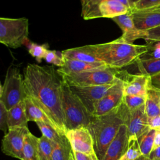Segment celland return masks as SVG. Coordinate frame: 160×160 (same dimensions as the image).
I'll use <instances>...</instances> for the list:
<instances>
[{
    "mask_svg": "<svg viewBox=\"0 0 160 160\" xmlns=\"http://www.w3.org/2000/svg\"><path fill=\"white\" fill-rule=\"evenodd\" d=\"M106 68H108L107 65L102 62H88L75 59H65L64 66L59 68L57 70L61 76H64Z\"/></svg>",
    "mask_w": 160,
    "mask_h": 160,
    "instance_id": "d6986e66",
    "label": "cell"
},
{
    "mask_svg": "<svg viewBox=\"0 0 160 160\" xmlns=\"http://www.w3.org/2000/svg\"><path fill=\"white\" fill-rule=\"evenodd\" d=\"M36 123L42 134L54 143L61 144L67 139L64 134L60 132L51 125L42 122H36Z\"/></svg>",
    "mask_w": 160,
    "mask_h": 160,
    "instance_id": "d4e9b609",
    "label": "cell"
},
{
    "mask_svg": "<svg viewBox=\"0 0 160 160\" xmlns=\"http://www.w3.org/2000/svg\"><path fill=\"white\" fill-rule=\"evenodd\" d=\"M129 109L124 102L109 112L93 116L88 128L94 141L98 160H102L106 150L118 134L120 127L126 124Z\"/></svg>",
    "mask_w": 160,
    "mask_h": 160,
    "instance_id": "7a4b0ae2",
    "label": "cell"
},
{
    "mask_svg": "<svg viewBox=\"0 0 160 160\" xmlns=\"http://www.w3.org/2000/svg\"><path fill=\"white\" fill-rule=\"evenodd\" d=\"M150 58H160V41L158 42V43L153 46Z\"/></svg>",
    "mask_w": 160,
    "mask_h": 160,
    "instance_id": "74e56055",
    "label": "cell"
},
{
    "mask_svg": "<svg viewBox=\"0 0 160 160\" xmlns=\"http://www.w3.org/2000/svg\"><path fill=\"white\" fill-rule=\"evenodd\" d=\"M126 125L129 139H138L150 129L145 105L134 110H129Z\"/></svg>",
    "mask_w": 160,
    "mask_h": 160,
    "instance_id": "4fadbf2b",
    "label": "cell"
},
{
    "mask_svg": "<svg viewBox=\"0 0 160 160\" xmlns=\"http://www.w3.org/2000/svg\"><path fill=\"white\" fill-rule=\"evenodd\" d=\"M29 132L26 127L9 129L2 140V152L8 156L22 160L24 141Z\"/></svg>",
    "mask_w": 160,
    "mask_h": 160,
    "instance_id": "30bf717a",
    "label": "cell"
},
{
    "mask_svg": "<svg viewBox=\"0 0 160 160\" xmlns=\"http://www.w3.org/2000/svg\"><path fill=\"white\" fill-rule=\"evenodd\" d=\"M29 53L34 57L38 62H41L42 59L44 58L48 50L47 44H38L33 42H29L27 44Z\"/></svg>",
    "mask_w": 160,
    "mask_h": 160,
    "instance_id": "f546056e",
    "label": "cell"
},
{
    "mask_svg": "<svg viewBox=\"0 0 160 160\" xmlns=\"http://www.w3.org/2000/svg\"><path fill=\"white\" fill-rule=\"evenodd\" d=\"M146 96L138 95H124L123 102L130 110L138 109L145 105Z\"/></svg>",
    "mask_w": 160,
    "mask_h": 160,
    "instance_id": "4dcf8cb0",
    "label": "cell"
},
{
    "mask_svg": "<svg viewBox=\"0 0 160 160\" xmlns=\"http://www.w3.org/2000/svg\"><path fill=\"white\" fill-rule=\"evenodd\" d=\"M159 108H160V100H159Z\"/></svg>",
    "mask_w": 160,
    "mask_h": 160,
    "instance_id": "f6af8a7d",
    "label": "cell"
},
{
    "mask_svg": "<svg viewBox=\"0 0 160 160\" xmlns=\"http://www.w3.org/2000/svg\"><path fill=\"white\" fill-rule=\"evenodd\" d=\"M71 160H98L96 156L88 155L72 150Z\"/></svg>",
    "mask_w": 160,
    "mask_h": 160,
    "instance_id": "d590c367",
    "label": "cell"
},
{
    "mask_svg": "<svg viewBox=\"0 0 160 160\" xmlns=\"http://www.w3.org/2000/svg\"><path fill=\"white\" fill-rule=\"evenodd\" d=\"M131 11L128 0H90L82 8L85 20L99 18L112 19Z\"/></svg>",
    "mask_w": 160,
    "mask_h": 160,
    "instance_id": "8992f818",
    "label": "cell"
},
{
    "mask_svg": "<svg viewBox=\"0 0 160 160\" xmlns=\"http://www.w3.org/2000/svg\"><path fill=\"white\" fill-rule=\"evenodd\" d=\"M156 131L155 129H150L138 139L141 154L145 158H148L152 151Z\"/></svg>",
    "mask_w": 160,
    "mask_h": 160,
    "instance_id": "484cf974",
    "label": "cell"
},
{
    "mask_svg": "<svg viewBox=\"0 0 160 160\" xmlns=\"http://www.w3.org/2000/svg\"><path fill=\"white\" fill-rule=\"evenodd\" d=\"M62 106L66 131L89 126L93 116L71 91L64 81L62 86Z\"/></svg>",
    "mask_w": 160,
    "mask_h": 160,
    "instance_id": "277c9868",
    "label": "cell"
},
{
    "mask_svg": "<svg viewBox=\"0 0 160 160\" xmlns=\"http://www.w3.org/2000/svg\"><path fill=\"white\" fill-rule=\"evenodd\" d=\"M145 160H160V146L152 151L148 158H146Z\"/></svg>",
    "mask_w": 160,
    "mask_h": 160,
    "instance_id": "f35d334b",
    "label": "cell"
},
{
    "mask_svg": "<svg viewBox=\"0 0 160 160\" xmlns=\"http://www.w3.org/2000/svg\"><path fill=\"white\" fill-rule=\"evenodd\" d=\"M131 11L112 19L119 26L122 31L121 36L127 42L133 43L137 39L146 38V31L138 29L134 25Z\"/></svg>",
    "mask_w": 160,
    "mask_h": 160,
    "instance_id": "2e32d148",
    "label": "cell"
},
{
    "mask_svg": "<svg viewBox=\"0 0 160 160\" xmlns=\"http://www.w3.org/2000/svg\"><path fill=\"white\" fill-rule=\"evenodd\" d=\"M28 121L24 100L8 110V129L14 128H28Z\"/></svg>",
    "mask_w": 160,
    "mask_h": 160,
    "instance_id": "44dd1931",
    "label": "cell"
},
{
    "mask_svg": "<svg viewBox=\"0 0 160 160\" xmlns=\"http://www.w3.org/2000/svg\"><path fill=\"white\" fill-rule=\"evenodd\" d=\"M140 1H141V0H128L129 3V4H130V6H131V10L133 9L134 5H135L136 3H138V2H139Z\"/></svg>",
    "mask_w": 160,
    "mask_h": 160,
    "instance_id": "b9f144b4",
    "label": "cell"
},
{
    "mask_svg": "<svg viewBox=\"0 0 160 160\" xmlns=\"http://www.w3.org/2000/svg\"><path fill=\"white\" fill-rule=\"evenodd\" d=\"M72 152V149L70 142L66 139L61 144L55 143L52 154V160H71Z\"/></svg>",
    "mask_w": 160,
    "mask_h": 160,
    "instance_id": "4316f807",
    "label": "cell"
},
{
    "mask_svg": "<svg viewBox=\"0 0 160 160\" xmlns=\"http://www.w3.org/2000/svg\"><path fill=\"white\" fill-rule=\"evenodd\" d=\"M65 136L73 151L88 155L96 156L94 141L88 127H79L66 131ZM97 157V156H96Z\"/></svg>",
    "mask_w": 160,
    "mask_h": 160,
    "instance_id": "7c38bea8",
    "label": "cell"
},
{
    "mask_svg": "<svg viewBox=\"0 0 160 160\" xmlns=\"http://www.w3.org/2000/svg\"><path fill=\"white\" fill-rule=\"evenodd\" d=\"M124 96V81L118 78L113 87L97 102L92 116H99L112 111L123 102Z\"/></svg>",
    "mask_w": 160,
    "mask_h": 160,
    "instance_id": "8fae6325",
    "label": "cell"
},
{
    "mask_svg": "<svg viewBox=\"0 0 160 160\" xmlns=\"http://www.w3.org/2000/svg\"><path fill=\"white\" fill-rule=\"evenodd\" d=\"M118 71L109 67L87 71L80 73L62 76L69 86H92L110 84L118 79Z\"/></svg>",
    "mask_w": 160,
    "mask_h": 160,
    "instance_id": "ba28073f",
    "label": "cell"
},
{
    "mask_svg": "<svg viewBox=\"0 0 160 160\" xmlns=\"http://www.w3.org/2000/svg\"><path fill=\"white\" fill-rule=\"evenodd\" d=\"M131 14L138 29L147 31L160 26V5L141 10H131Z\"/></svg>",
    "mask_w": 160,
    "mask_h": 160,
    "instance_id": "5bb4252c",
    "label": "cell"
},
{
    "mask_svg": "<svg viewBox=\"0 0 160 160\" xmlns=\"http://www.w3.org/2000/svg\"><path fill=\"white\" fill-rule=\"evenodd\" d=\"M22 160H40L39 152V138L31 132L26 136L22 150Z\"/></svg>",
    "mask_w": 160,
    "mask_h": 160,
    "instance_id": "603a6c76",
    "label": "cell"
},
{
    "mask_svg": "<svg viewBox=\"0 0 160 160\" xmlns=\"http://www.w3.org/2000/svg\"><path fill=\"white\" fill-rule=\"evenodd\" d=\"M148 125L151 129L158 130L160 129V115L153 118H148Z\"/></svg>",
    "mask_w": 160,
    "mask_h": 160,
    "instance_id": "8d00e7d4",
    "label": "cell"
},
{
    "mask_svg": "<svg viewBox=\"0 0 160 160\" xmlns=\"http://www.w3.org/2000/svg\"><path fill=\"white\" fill-rule=\"evenodd\" d=\"M65 59H75L88 62H101L97 57L92 45H86L63 50L62 51Z\"/></svg>",
    "mask_w": 160,
    "mask_h": 160,
    "instance_id": "ffe728a7",
    "label": "cell"
},
{
    "mask_svg": "<svg viewBox=\"0 0 160 160\" xmlns=\"http://www.w3.org/2000/svg\"><path fill=\"white\" fill-rule=\"evenodd\" d=\"M118 78L124 81V95H138L146 96L147 91L151 84V77L140 74H129L122 73Z\"/></svg>",
    "mask_w": 160,
    "mask_h": 160,
    "instance_id": "9a60e30c",
    "label": "cell"
},
{
    "mask_svg": "<svg viewBox=\"0 0 160 160\" xmlns=\"http://www.w3.org/2000/svg\"><path fill=\"white\" fill-rule=\"evenodd\" d=\"M151 82L153 86L160 89V72L151 77Z\"/></svg>",
    "mask_w": 160,
    "mask_h": 160,
    "instance_id": "ab89813d",
    "label": "cell"
},
{
    "mask_svg": "<svg viewBox=\"0 0 160 160\" xmlns=\"http://www.w3.org/2000/svg\"><path fill=\"white\" fill-rule=\"evenodd\" d=\"M55 143L42 135L39 138V152L40 160H52V154Z\"/></svg>",
    "mask_w": 160,
    "mask_h": 160,
    "instance_id": "83f0119b",
    "label": "cell"
},
{
    "mask_svg": "<svg viewBox=\"0 0 160 160\" xmlns=\"http://www.w3.org/2000/svg\"><path fill=\"white\" fill-rule=\"evenodd\" d=\"M129 143L128 129L122 124L114 139L108 146L102 160H119L125 152Z\"/></svg>",
    "mask_w": 160,
    "mask_h": 160,
    "instance_id": "e0dca14e",
    "label": "cell"
},
{
    "mask_svg": "<svg viewBox=\"0 0 160 160\" xmlns=\"http://www.w3.org/2000/svg\"><path fill=\"white\" fill-rule=\"evenodd\" d=\"M27 96L37 102L52 119L60 130L66 132L62 106V76L53 66L28 64L24 69Z\"/></svg>",
    "mask_w": 160,
    "mask_h": 160,
    "instance_id": "6da1fadb",
    "label": "cell"
},
{
    "mask_svg": "<svg viewBox=\"0 0 160 160\" xmlns=\"http://www.w3.org/2000/svg\"><path fill=\"white\" fill-rule=\"evenodd\" d=\"M145 158H146L142 155V156H141L139 158H138L136 160H145Z\"/></svg>",
    "mask_w": 160,
    "mask_h": 160,
    "instance_id": "ee69618b",
    "label": "cell"
},
{
    "mask_svg": "<svg viewBox=\"0 0 160 160\" xmlns=\"http://www.w3.org/2000/svg\"><path fill=\"white\" fill-rule=\"evenodd\" d=\"M24 104L26 115L29 121H34L35 122H42L46 123L54 128L60 132L64 134L60 130L49 115L31 98L27 96L24 99Z\"/></svg>",
    "mask_w": 160,
    "mask_h": 160,
    "instance_id": "ac0fdd59",
    "label": "cell"
},
{
    "mask_svg": "<svg viewBox=\"0 0 160 160\" xmlns=\"http://www.w3.org/2000/svg\"><path fill=\"white\" fill-rule=\"evenodd\" d=\"M81 1V6L82 8L84 7L90 0H80Z\"/></svg>",
    "mask_w": 160,
    "mask_h": 160,
    "instance_id": "7bdbcfd3",
    "label": "cell"
},
{
    "mask_svg": "<svg viewBox=\"0 0 160 160\" xmlns=\"http://www.w3.org/2000/svg\"><path fill=\"white\" fill-rule=\"evenodd\" d=\"M142 156L138 139H129L128 148L119 160H136Z\"/></svg>",
    "mask_w": 160,
    "mask_h": 160,
    "instance_id": "f1b7e54d",
    "label": "cell"
},
{
    "mask_svg": "<svg viewBox=\"0 0 160 160\" xmlns=\"http://www.w3.org/2000/svg\"><path fill=\"white\" fill-rule=\"evenodd\" d=\"M29 21L26 18H0V42L16 49L28 40Z\"/></svg>",
    "mask_w": 160,
    "mask_h": 160,
    "instance_id": "52a82bcc",
    "label": "cell"
},
{
    "mask_svg": "<svg viewBox=\"0 0 160 160\" xmlns=\"http://www.w3.org/2000/svg\"><path fill=\"white\" fill-rule=\"evenodd\" d=\"M26 97L24 77L18 68L10 66L7 70L4 83L1 86L0 101L9 110L23 101Z\"/></svg>",
    "mask_w": 160,
    "mask_h": 160,
    "instance_id": "5b68a950",
    "label": "cell"
},
{
    "mask_svg": "<svg viewBox=\"0 0 160 160\" xmlns=\"http://www.w3.org/2000/svg\"><path fill=\"white\" fill-rule=\"evenodd\" d=\"M116 81L112 84L101 86H77L68 85L71 91L78 97L92 115L97 102L109 91Z\"/></svg>",
    "mask_w": 160,
    "mask_h": 160,
    "instance_id": "9c48e42d",
    "label": "cell"
},
{
    "mask_svg": "<svg viewBox=\"0 0 160 160\" xmlns=\"http://www.w3.org/2000/svg\"><path fill=\"white\" fill-rule=\"evenodd\" d=\"M44 59L46 62L59 68L62 67L65 62V59L62 51L60 52L49 49L48 50Z\"/></svg>",
    "mask_w": 160,
    "mask_h": 160,
    "instance_id": "1f68e13d",
    "label": "cell"
},
{
    "mask_svg": "<svg viewBox=\"0 0 160 160\" xmlns=\"http://www.w3.org/2000/svg\"><path fill=\"white\" fill-rule=\"evenodd\" d=\"M8 110L4 104L0 101V129L4 132V134L8 131Z\"/></svg>",
    "mask_w": 160,
    "mask_h": 160,
    "instance_id": "d6a6232c",
    "label": "cell"
},
{
    "mask_svg": "<svg viewBox=\"0 0 160 160\" xmlns=\"http://www.w3.org/2000/svg\"><path fill=\"white\" fill-rule=\"evenodd\" d=\"M99 59L108 67L119 69L135 63L149 51L148 45H138L124 40L121 37L102 44H92Z\"/></svg>",
    "mask_w": 160,
    "mask_h": 160,
    "instance_id": "3957f363",
    "label": "cell"
},
{
    "mask_svg": "<svg viewBox=\"0 0 160 160\" xmlns=\"http://www.w3.org/2000/svg\"><path fill=\"white\" fill-rule=\"evenodd\" d=\"M160 146V129L156 130L152 146V151L155 150Z\"/></svg>",
    "mask_w": 160,
    "mask_h": 160,
    "instance_id": "60d3db41",
    "label": "cell"
},
{
    "mask_svg": "<svg viewBox=\"0 0 160 160\" xmlns=\"http://www.w3.org/2000/svg\"><path fill=\"white\" fill-rule=\"evenodd\" d=\"M135 63L142 74L151 77L160 72V58L141 57Z\"/></svg>",
    "mask_w": 160,
    "mask_h": 160,
    "instance_id": "cb8c5ba5",
    "label": "cell"
},
{
    "mask_svg": "<svg viewBox=\"0 0 160 160\" xmlns=\"http://www.w3.org/2000/svg\"><path fill=\"white\" fill-rule=\"evenodd\" d=\"M159 100L160 89L153 86L151 82L147 91L145 102V111L148 118L160 115Z\"/></svg>",
    "mask_w": 160,
    "mask_h": 160,
    "instance_id": "7402d4cb",
    "label": "cell"
},
{
    "mask_svg": "<svg viewBox=\"0 0 160 160\" xmlns=\"http://www.w3.org/2000/svg\"><path fill=\"white\" fill-rule=\"evenodd\" d=\"M146 31V41H149L151 42H159L160 41V26L153 29H151Z\"/></svg>",
    "mask_w": 160,
    "mask_h": 160,
    "instance_id": "e575fe53",
    "label": "cell"
},
{
    "mask_svg": "<svg viewBox=\"0 0 160 160\" xmlns=\"http://www.w3.org/2000/svg\"><path fill=\"white\" fill-rule=\"evenodd\" d=\"M160 5V0H141L136 3L132 10H141Z\"/></svg>",
    "mask_w": 160,
    "mask_h": 160,
    "instance_id": "836d02e7",
    "label": "cell"
}]
</instances>
